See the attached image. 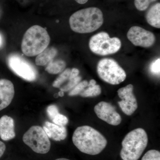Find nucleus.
Wrapping results in <instances>:
<instances>
[{"label":"nucleus","instance_id":"30","mask_svg":"<svg viewBox=\"0 0 160 160\" xmlns=\"http://www.w3.org/2000/svg\"><path fill=\"white\" fill-rule=\"evenodd\" d=\"M77 2L80 4H85L88 2V0H75Z\"/></svg>","mask_w":160,"mask_h":160},{"label":"nucleus","instance_id":"8","mask_svg":"<svg viewBox=\"0 0 160 160\" xmlns=\"http://www.w3.org/2000/svg\"><path fill=\"white\" fill-rule=\"evenodd\" d=\"M9 68L23 79L32 82L36 79L38 73L34 67L19 55L12 54L7 58Z\"/></svg>","mask_w":160,"mask_h":160},{"label":"nucleus","instance_id":"11","mask_svg":"<svg viewBox=\"0 0 160 160\" xmlns=\"http://www.w3.org/2000/svg\"><path fill=\"white\" fill-rule=\"evenodd\" d=\"M94 110L99 118L109 125L117 126L122 122L121 115L110 103L100 102L95 106Z\"/></svg>","mask_w":160,"mask_h":160},{"label":"nucleus","instance_id":"29","mask_svg":"<svg viewBox=\"0 0 160 160\" xmlns=\"http://www.w3.org/2000/svg\"><path fill=\"white\" fill-rule=\"evenodd\" d=\"M95 85H96V82L95 80H94V79H92L90 80V82H89V84H88V86H93Z\"/></svg>","mask_w":160,"mask_h":160},{"label":"nucleus","instance_id":"24","mask_svg":"<svg viewBox=\"0 0 160 160\" xmlns=\"http://www.w3.org/2000/svg\"><path fill=\"white\" fill-rule=\"evenodd\" d=\"M52 121L56 125L62 126H66L69 122V120L66 116L60 113L55 117Z\"/></svg>","mask_w":160,"mask_h":160},{"label":"nucleus","instance_id":"5","mask_svg":"<svg viewBox=\"0 0 160 160\" xmlns=\"http://www.w3.org/2000/svg\"><path fill=\"white\" fill-rule=\"evenodd\" d=\"M97 72L104 82L111 85H118L126 79V72L115 60L104 58L98 63Z\"/></svg>","mask_w":160,"mask_h":160},{"label":"nucleus","instance_id":"26","mask_svg":"<svg viewBox=\"0 0 160 160\" xmlns=\"http://www.w3.org/2000/svg\"><path fill=\"white\" fill-rule=\"evenodd\" d=\"M47 113L50 120L52 121L55 117L59 113L57 106L55 105H50L47 109Z\"/></svg>","mask_w":160,"mask_h":160},{"label":"nucleus","instance_id":"15","mask_svg":"<svg viewBox=\"0 0 160 160\" xmlns=\"http://www.w3.org/2000/svg\"><path fill=\"white\" fill-rule=\"evenodd\" d=\"M57 54V49L54 47L47 48L37 55L36 58V64L38 66H46L53 60Z\"/></svg>","mask_w":160,"mask_h":160},{"label":"nucleus","instance_id":"10","mask_svg":"<svg viewBox=\"0 0 160 160\" xmlns=\"http://www.w3.org/2000/svg\"><path fill=\"white\" fill-rule=\"evenodd\" d=\"M133 86L129 84L118 90V94L122 101L118 102L120 108L125 114L130 116L138 109V102L133 93Z\"/></svg>","mask_w":160,"mask_h":160},{"label":"nucleus","instance_id":"9","mask_svg":"<svg viewBox=\"0 0 160 160\" xmlns=\"http://www.w3.org/2000/svg\"><path fill=\"white\" fill-rule=\"evenodd\" d=\"M127 37L134 46L144 48L151 47L155 42V37L153 33L139 26H132L130 28Z\"/></svg>","mask_w":160,"mask_h":160},{"label":"nucleus","instance_id":"12","mask_svg":"<svg viewBox=\"0 0 160 160\" xmlns=\"http://www.w3.org/2000/svg\"><path fill=\"white\" fill-rule=\"evenodd\" d=\"M15 93L13 84L5 79L0 80V111L10 105Z\"/></svg>","mask_w":160,"mask_h":160},{"label":"nucleus","instance_id":"13","mask_svg":"<svg viewBox=\"0 0 160 160\" xmlns=\"http://www.w3.org/2000/svg\"><path fill=\"white\" fill-rule=\"evenodd\" d=\"M14 120L4 115L0 118V137L4 141H9L15 137Z\"/></svg>","mask_w":160,"mask_h":160},{"label":"nucleus","instance_id":"7","mask_svg":"<svg viewBox=\"0 0 160 160\" xmlns=\"http://www.w3.org/2000/svg\"><path fill=\"white\" fill-rule=\"evenodd\" d=\"M24 142L35 152L46 154L49 152L51 143L45 130L41 126H32L23 137Z\"/></svg>","mask_w":160,"mask_h":160},{"label":"nucleus","instance_id":"22","mask_svg":"<svg viewBox=\"0 0 160 160\" xmlns=\"http://www.w3.org/2000/svg\"><path fill=\"white\" fill-rule=\"evenodd\" d=\"M157 0H134V5L136 8L139 11L146 10L149 7L150 3L155 2Z\"/></svg>","mask_w":160,"mask_h":160},{"label":"nucleus","instance_id":"31","mask_svg":"<svg viewBox=\"0 0 160 160\" xmlns=\"http://www.w3.org/2000/svg\"><path fill=\"white\" fill-rule=\"evenodd\" d=\"M3 45V39L2 35L0 34V48Z\"/></svg>","mask_w":160,"mask_h":160},{"label":"nucleus","instance_id":"6","mask_svg":"<svg viewBox=\"0 0 160 160\" xmlns=\"http://www.w3.org/2000/svg\"><path fill=\"white\" fill-rule=\"evenodd\" d=\"M122 43L118 38H110L107 32H99L92 37L89 47L91 51L101 56L116 53L120 50Z\"/></svg>","mask_w":160,"mask_h":160},{"label":"nucleus","instance_id":"21","mask_svg":"<svg viewBox=\"0 0 160 160\" xmlns=\"http://www.w3.org/2000/svg\"><path fill=\"white\" fill-rule=\"evenodd\" d=\"M81 80H82V77L79 76L69 80V82L66 85L60 87V90L63 92H67L71 90L81 82Z\"/></svg>","mask_w":160,"mask_h":160},{"label":"nucleus","instance_id":"25","mask_svg":"<svg viewBox=\"0 0 160 160\" xmlns=\"http://www.w3.org/2000/svg\"><path fill=\"white\" fill-rule=\"evenodd\" d=\"M150 72L151 73L156 75H159L160 72V59L158 58L155 60L150 65Z\"/></svg>","mask_w":160,"mask_h":160},{"label":"nucleus","instance_id":"1","mask_svg":"<svg viewBox=\"0 0 160 160\" xmlns=\"http://www.w3.org/2000/svg\"><path fill=\"white\" fill-rule=\"evenodd\" d=\"M72 141L80 151L86 154H99L106 148L107 141L102 133L91 126L78 127L73 132Z\"/></svg>","mask_w":160,"mask_h":160},{"label":"nucleus","instance_id":"3","mask_svg":"<svg viewBox=\"0 0 160 160\" xmlns=\"http://www.w3.org/2000/svg\"><path fill=\"white\" fill-rule=\"evenodd\" d=\"M50 42V37L46 29L35 25L25 32L22 41V50L27 56L38 55L47 48Z\"/></svg>","mask_w":160,"mask_h":160},{"label":"nucleus","instance_id":"27","mask_svg":"<svg viewBox=\"0 0 160 160\" xmlns=\"http://www.w3.org/2000/svg\"><path fill=\"white\" fill-rule=\"evenodd\" d=\"M79 70L76 68H73L71 70L70 76H69V80L72 79L78 76L79 74Z\"/></svg>","mask_w":160,"mask_h":160},{"label":"nucleus","instance_id":"23","mask_svg":"<svg viewBox=\"0 0 160 160\" xmlns=\"http://www.w3.org/2000/svg\"><path fill=\"white\" fill-rule=\"evenodd\" d=\"M142 160H160V152L158 150L152 149L145 153Z\"/></svg>","mask_w":160,"mask_h":160},{"label":"nucleus","instance_id":"18","mask_svg":"<svg viewBox=\"0 0 160 160\" xmlns=\"http://www.w3.org/2000/svg\"><path fill=\"white\" fill-rule=\"evenodd\" d=\"M88 88L84 89L80 95L84 98H92L98 96L102 92V89L99 85H95L93 86H88Z\"/></svg>","mask_w":160,"mask_h":160},{"label":"nucleus","instance_id":"17","mask_svg":"<svg viewBox=\"0 0 160 160\" xmlns=\"http://www.w3.org/2000/svg\"><path fill=\"white\" fill-rule=\"evenodd\" d=\"M66 66V62L63 60H52L48 64L46 70L50 74H58L64 71Z\"/></svg>","mask_w":160,"mask_h":160},{"label":"nucleus","instance_id":"20","mask_svg":"<svg viewBox=\"0 0 160 160\" xmlns=\"http://www.w3.org/2000/svg\"><path fill=\"white\" fill-rule=\"evenodd\" d=\"M88 85V82L86 80L80 82L73 89L70 90L68 95L69 96H74L80 94L85 89V88L87 87Z\"/></svg>","mask_w":160,"mask_h":160},{"label":"nucleus","instance_id":"14","mask_svg":"<svg viewBox=\"0 0 160 160\" xmlns=\"http://www.w3.org/2000/svg\"><path fill=\"white\" fill-rule=\"evenodd\" d=\"M43 129L48 137L54 141H62L67 137V129L65 126H59L54 123L46 122Z\"/></svg>","mask_w":160,"mask_h":160},{"label":"nucleus","instance_id":"33","mask_svg":"<svg viewBox=\"0 0 160 160\" xmlns=\"http://www.w3.org/2000/svg\"><path fill=\"white\" fill-rule=\"evenodd\" d=\"M55 160H70L68 159L65 158H58L57 159Z\"/></svg>","mask_w":160,"mask_h":160},{"label":"nucleus","instance_id":"16","mask_svg":"<svg viewBox=\"0 0 160 160\" xmlns=\"http://www.w3.org/2000/svg\"><path fill=\"white\" fill-rule=\"evenodd\" d=\"M147 22L157 28H160V3L152 6L146 14Z\"/></svg>","mask_w":160,"mask_h":160},{"label":"nucleus","instance_id":"28","mask_svg":"<svg viewBox=\"0 0 160 160\" xmlns=\"http://www.w3.org/2000/svg\"><path fill=\"white\" fill-rule=\"evenodd\" d=\"M6 149V146L5 143L2 141H0V158L2 157V156L4 154Z\"/></svg>","mask_w":160,"mask_h":160},{"label":"nucleus","instance_id":"19","mask_svg":"<svg viewBox=\"0 0 160 160\" xmlns=\"http://www.w3.org/2000/svg\"><path fill=\"white\" fill-rule=\"evenodd\" d=\"M71 70L70 69H66L55 80L52 84V86L55 88H60L63 83L66 81L69 80Z\"/></svg>","mask_w":160,"mask_h":160},{"label":"nucleus","instance_id":"2","mask_svg":"<svg viewBox=\"0 0 160 160\" xmlns=\"http://www.w3.org/2000/svg\"><path fill=\"white\" fill-rule=\"evenodd\" d=\"M103 22L102 12L96 7H89L76 12L69 20L72 30L80 33L96 31L102 25Z\"/></svg>","mask_w":160,"mask_h":160},{"label":"nucleus","instance_id":"32","mask_svg":"<svg viewBox=\"0 0 160 160\" xmlns=\"http://www.w3.org/2000/svg\"><path fill=\"white\" fill-rule=\"evenodd\" d=\"M64 92L60 91L59 92V95L60 97L63 96H64Z\"/></svg>","mask_w":160,"mask_h":160},{"label":"nucleus","instance_id":"4","mask_svg":"<svg viewBox=\"0 0 160 160\" xmlns=\"http://www.w3.org/2000/svg\"><path fill=\"white\" fill-rule=\"evenodd\" d=\"M148 138L142 128H137L126 134L122 142L120 156L123 160H138L147 147Z\"/></svg>","mask_w":160,"mask_h":160}]
</instances>
